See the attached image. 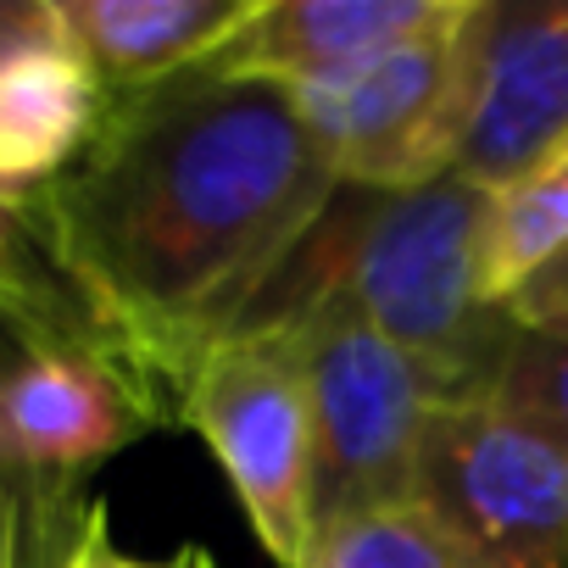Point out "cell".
Segmentation results:
<instances>
[{
	"label": "cell",
	"instance_id": "obj_1",
	"mask_svg": "<svg viewBox=\"0 0 568 568\" xmlns=\"http://www.w3.org/2000/svg\"><path fill=\"white\" fill-rule=\"evenodd\" d=\"M335 190L291 90L190 68L106 95L79 162L18 201V217L168 424L201 352L234 335Z\"/></svg>",
	"mask_w": 568,
	"mask_h": 568
},
{
	"label": "cell",
	"instance_id": "obj_2",
	"mask_svg": "<svg viewBox=\"0 0 568 568\" xmlns=\"http://www.w3.org/2000/svg\"><path fill=\"white\" fill-rule=\"evenodd\" d=\"M490 195L457 173L424 190H335L234 335H278L318 307L357 313L402 346L446 402L490 396L518 324L485 296Z\"/></svg>",
	"mask_w": 568,
	"mask_h": 568
},
{
	"label": "cell",
	"instance_id": "obj_3",
	"mask_svg": "<svg viewBox=\"0 0 568 568\" xmlns=\"http://www.w3.org/2000/svg\"><path fill=\"white\" fill-rule=\"evenodd\" d=\"M291 341L313 413V540L418 501L424 429L440 407L435 379L357 313L318 307L278 329Z\"/></svg>",
	"mask_w": 568,
	"mask_h": 568
},
{
	"label": "cell",
	"instance_id": "obj_4",
	"mask_svg": "<svg viewBox=\"0 0 568 568\" xmlns=\"http://www.w3.org/2000/svg\"><path fill=\"white\" fill-rule=\"evenodd\" d=\"M418 513L452 568H568V440L496 396L446 402L424 429Z\"/></svg>",
	"mask_w": 568,
	"mask_h": 568
},
{
	"label": "cell",
	"instance_id": "obj_5",
	"mask_svg": "<svg viewBox=\"0 0 568 568\" xmlns=\"http://www.w3.org/2000/svg\"><path fill=\"white\" fill-rule=\"evenodd\" d=\"M468 18L291 84V101L346 190H424L452 173L468 123Z\"/></svg>",
	"mask_w": 568,
	"mask_h": 568
},
{
	"label": "cell",
	"instance_id": "obj_6",
	"mask_svg": "<svg viewBox=\"0 0 568 568\" xmlns=\"http://www.w3.org/2000/svg\"><path fill=\"white\" fill-rule=\"evenodd\" d=\"M173 424L212 446L267 557L302 568L313 551V413L291 341L229 335L201 352Z\"/></svg>",
	"mask_w": 568,
	"mask_h": 568
},
{
	"label": "cell",
	"instance_id": "obj_7",
	"mask_svg": "<svg viewBox=\"0 0 568 568\" xmlns=\"http://www.w3.org/2000/svg\"><path fill=\"white\" fill-rule=\"evenodd\" d=\"M156 424V402L84 318L23 324L0 363V468L18 479L79 485Z\"/></svg>",
	"mask_w": 568,
	"mask_h": 568
},
{
	"label": "cell",
	"instance_id": "obj_8",
	"mask_svg": "<svg viewBox=\"0 0 568 568\" xmlns=\"http://www.w3.org/2000/svg\"><path fill=\"white\" fill-rule=\"evenodd\" d=\"M568 151V0H474L452 173L501 195Z\"/></svg>",
	"mask_w": 568,
	"mask_h": 568
},
{
	"label": "cell",
	"instance_id": "obj_9",
	"mask_svg": "<svg viewBox=\"0 0 568 568\" xmlns=\"http://www.w3.org/2000/svg\"><path fill=\"white\" fill-rule=\"evenodd\" d=\"M468 0H256L251 18L201 62L223 79L302 84L463 18Z\"/></svg>",
	"mask_w": 568,
	"mask_h": 568
},
{
	"label": "cell",
	"instance_id": "obj_10",
	"mask_svg": "<svg viewBox=\"0 0 568 568\" xmlns=\"http://www.w3.org/2000/svg\"><path fill=\"white\" fill-rule=\"evenodd\" d=\"M101 112L106 90L51 12L40 34L0 51V195L29 201L62 179L101 129Z\"/></svg>",
	"mask_w": 568,
	"mask_h": 568
},
{
	"label": "cell",
	"instance_id": "obj_11",
	"mask_svg": "<svg viewBox=\"0 0 568 568\" xmlns=\"http://www.w3.org/2000/svg\"><path fill=\"white\" fill-rule=\"evenodd\" d=\"M256 0H51L57 29L79 45L106 95L201 68Z\"/></svg>",
	"mask_w": 568,
	"mask_h": 568
},
{
	"label": "cell",
	"instance_id": "obj_12",
	"mask_svg": "<svg viewBox=\"0 0 568 568\" xmlns=\"http://www.w3.org/2000/svg\"><path fill=\"white\" fill-rule=\"evenodd\" d=\"M568 245V151L551 156L540 173L524 184L490 195V223H485V296L507 307L518 284L546 267Z\"/></svg>",
	"mask_w": 568,
	"mask_h": 568
},
{
	"label": "cell",
	"instance_id": "obj_13",
	"mask_svg": "<svg viewBox=\"0 0 568 568\" xmlns=\"http://www.w3.org/2000/svg\"><path fill=\"white\" fill-rule=\"evenodd\" d=\"M90 501L73 485H40L0 468V568H62Z\"/></svg>",
	"mask_w": 568,
	"mask_h": 568
},
{
	"label": "cell",
	"instance_id": "obj_14",
	"mask_svg": "<svg viewBox=\"0 0 568 568\" xmlns=\"http://www.w3.org/2000/svg\"><path fill=\"white\" fill-rule=\"evenodd\" d=\"M302 568H452V557L413 501V507L352 518V524L318 535Z\"/></svg>",
	"mask_w": 568,
	"mask_h": 568
},
{
	"label": "cell",
	"instance_id": "obj_15",
	"mask_svg": "<svg viewBox=\"0 0 568 568\" xmlns=\"http://www.w3.org/2000/svg\"><path fill=\"white\" fill-rule=\"evenodd\" d=\"M490 396L529 413V418H540L546 429H557L568 440V335L518 329V341L501 357V374H496Z\"/></svg>",
	"mask_w": 568,
	"mask_h": 568
},
{
	"label": "cell",
	"instance_id": "obj_16",
	"mask_svg": "<svg viewBox=\"0 0 568 568\" xmlns=\"http://www.w3.org/2000/svg\"><path fill=\"white\" fill-rule=\"evenodd\" d=\"M62 568H217V562L206 557V546H179L173 557H134V551L118 546L106 507L90 501L84 507V524H79V540H73V551H68Z\"/></svg>",
	"mask_w": 568,
	"mask_h": 568
},
{
	"label": "cell",
	"instance_id": "obj_17",
	"mask_svg": "<svg viewBox=\"0 0 568 568\" xmlns=\"http://www.w3.org/2000/svg\"><path fill=\"white\" fill-rule=\"evenodd\" d=\"M501 313H507L518 329H535V335H568V245H562L546 267H535V273L518 284Z\"/></svg>",
	"mask_w": 568,
	"mask_h": 568
},
{
	"label": "cell",
	"instance_id": "obj_18",
	"mask_svg": "<svg viewBox=\"0 0 568 568\" xmlns=\"http://www.w3.org/2000/svg\"><path fill=\"white\" fill-rule=\"evenodd\" d=\"M51 23V0H0V51L40 34Z\"/></svg>",
	"mask_w": 568,
	"mask_h": 568
},
{
	"label": "cell",
	"instance_id": "obj_19",
	"mask_svg": "<svg viewBox=\"0 0 568 568\" xmlns=\"http://www.w3.org/2000/svg\"><path fill=\"white\" fill-rule=\"evenodd\" d=\"M68 318H79V313H68ZM18 318H7V313H0V363H7V352H12V341H18Z\"/></svg>",
	"mask_w": 568,
	"mask_h": 568
}]
</instances>
